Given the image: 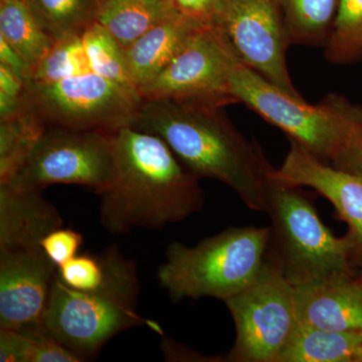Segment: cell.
Returning a JSON list of instances; mask_svg holds the SVG:
<instances>
[{"label":"cell","instance_id":"1","mask_svg":"<svg viewBox=\"0 0 362 362\" xmlns=\"http://www.w3.org/2000/svg\"><path fill=\"white\" fill-rule=\"evenodd\" d=\"M132 127L158 136L194 175L225 183L250 209L266 213L274 168L261 147L233 126L223 107L143 101Z\"/></svg>","mask_w":362,"mask_h":362},{"label":"cell","instance_id":"2","mask_svg":"<svg viewBox=\"0 0 362 362\" xmlns=\"http://www.w3.org/2000/svg\"><path fill=\"white\" fill-rule=\"evenodd\" d=\"M116 176L100 195L102 226L114 235L160 230L206 204L199 176L188 170L158 136L125 127L112 133Z\"/></svg>","mask_w":362,"mask_h":362},{"label":"cell","instance_id":"3","mask_svg":"<svg viewBox=\"0 0 362 362\" xmlns=\"http://www.w3.org/2000/svg\"><path fill=\"white\" fill-rule=\"evenodd\" d=\"M266 214L272 223L267 252L295 288L361 274L356 240L349 233L335 237L296 187L274 181Z\"/></svg>","mask_w":362,"mask_h":362},{"label":"cell","instance_id":"4","mask_svg":"<svg viewBox=\"0 0 362 362\" xmlns=\"http://www.w3.org/2000/svg\"><path fill=\"white\" fill-rule=\"evenodd\" d=\"M270 238V226H246L226 228L194 247L171 243L157 281L175 302L206 297L226 302L258 275Z\"/></svg>","mask_w":362,"mask_h":362},{"label":"cell","instance_id":"5","mask_svg":"<svg viewBox=\"0 0 362 362\" xmlns=\"http://www.w3.org/2000/svg\"><path fill=\"white\" fill-rule=\"evenodd\" d=\"M230 84L238 103L246 105L325 163L332 162L362 126L361 107L344 97L329 95L320 104H308L242 63L233 70Z\"/></svg>","mask_w":362,"mask_h":362},{"label":"cell","instance_id":"6","mask_svg":"<svg viewBox=\"0 0 362 362\" xmlns=\"http://www.w3.org/2000/svg\"><path fill=\"white\" fill-rule=\"evenodd\" d=\"M143 100L139 93L94 71L49 84L26 83L25 110L47 126L116 132L132 127Z\"/></svg>","mask_w":362,"mask_h":362},{"label":"cell","instance_id":"7","mask_svg":"<svg viewBox=\"0 0 362 362\" xmlns=\"http://www.w3.org/2000/svg\"><path fill=\"white\" fill-rule=\"evenodd\" d=\"M225 303L235 327L225 361L277 362L297 324L295 288L277 262L267 252L256 278Z\"/></svg>","mask_w":362,"mask_h":362},{"label":"cell","instance_id":"8","mask_svg":"<svg viewBox=\"0 0 362 362\" xmlns=\"http://www.w3.org/2000/svg\"><path fill=\"white\" fill-rule=\"evenodd\" d=\"M112 133L47 126L25 165L6 183L42 192L52 185H80L101 194L116 176Z\"/></svg>","mask_w":362,"mask_h":362},{"label":"cell","instance_id":"9","mask_svg":"<svg viewBox=\"0 0 362 362\" xmlns=\"http://www.w3.org/2000/svg\"><path fill=\"white\" fill-rule=\"evenodd\" d=\"M138 299L107 292L71 289L54 278L44 326L54 339L84 361L97 354L112 338L137 326L162 334L160 326L136 311Z\"/></svg>","mask_w":362,"mask_h":362},{"label":"cell","instance_id":"10","mask_svg":"<svg viewBox=\"0 0 362 362\" xmlns=\"http://www.w3.org/2000/svg\"><path fill=\"white\" fill-rule=\"evenodd\" d=\"M240 61L218 26L202 25L173 61L139 89L143 101L171 100L226 107L238 103L230 76Z\"/></svg>","mask_w":362,"mask_h":362},{"label":"cell","instance_id":"11","mask_svg":"<svg viewBox=\"0 0 362 362\" xmlns=\"http://www.w3.org/2000/svg\"><path fill=\"white\" fill-rule=\"evenodd\" d=\"M240 63L293 96L301 97L287 66L290 44L278 0H228L218 25Z\"/></svg>","mask_w":362,"mask_h":362},{"label":"cell","instance_id":"12","mask_svg":"<svg viewBox=\"0 0 362 362\" xmlns=\"http://www.w3.org/2000/svg\"><path fill=\"white\" fill-rule=\"evenodd\" d=\"M57 273L42 247L0 250V329L44 325Z\"/></svg>","mask_w":362,"mask_h":362},{"label":"cell","instance_id":"13","mask_svg":"<svg viewBox=\"0 0 362 362\" xmlns=\"http://www.w3.org/2000/svg\"><path fill=\"white\" fill-rule=\"evenodd\" d=\"M272 180L289 187H310L337 209L349 226L362 261V177L334 168L317 158L299 143L290 140V149L281 168H274ZM362 265V263H361Z\"/></svg>","mask_w":362,"mask_h":362},{"label":"cell","instance_id":"14","mask_svg":"<svg viewBox=\"0 0 362 362\" xmlns=\"http://www.w3.org/2000/svg\"><path fill=\"white\" fill-rule=\"evenodd\" d=\"M295 310L298 323L362 332L361 274L295 288Z\"/></svg>","mask_w":362,"mask_h":362},{"label":"cell","instance_id":"15","mask_svg":"<svg viewBox=\"0 0 362 362\" xmlns=\"http://www.w3.org/2000/svg\"><path fill=\"white\" fill-rule=\"evenodd\" d=\"M63 225L61 214L42 190L0 185V250L37 249Z\"/></svg>","mask_w":362,"mask_h":362},{"label":"cell","instance_id":"16","mask_svg":"<svg viewBox=\"0 0 362 362\" xmlns=\"http://www.w3.org/2000/svg\"><path fill=\"white\" fill-rule=\"evenodd\" d=\"M58 276L66 286L78 291L113 293L135 299L139 297L135 262L125 258L116 246L97 255H78L59 267Z\"/></svg>","mask_w":362,"mask_h":362},{"label":"cell","instance_id":"17","mask_svg":"<svg viewBox=\"0 0 362 362\" xmlns=\"http://www.w3.org/2000/svg\"><path fill=\"white\" fill-rule=\"evenodd\" d=\"M202 25L176 11L124 49L128 76L138 92L163 71Z\"/></svg>","mask_w":362,"mask_h":362},{"label":"cell","instance_id":"18","mask_svg":"<svg viewBox=\"0 0 362 362\" xmlns=\"http://www.w3.org/2000/svg\"><path fill=\"white\" fill-rule=\"evenodd\" d=\"M277 362H362V332L297 322Z\"/></svg>","mask_w":362,"mask_h":362},{"label":"cell","instance_id":"19","mask_svg":"<svg viewBox=\"0 0 362 362\" xmlns=\"http://www.w3.org/2000/svg\"><path fill=\"white\" fill-rule=\"evenodd\" d=\"M175 11L169 0H100L96 23L125 49Z\"/></svg>","mask_w":362,"mask_h":362},{"label":"cell","instance_id":"20","mask_svg":"<svg viewBox=\"0 0 362 362\" xmlns=\"http://www.w3.org/2000/svg\"><path fill=\"white\" fill-rule=\"evenodd\" d=\"M0 35L28 62L33 71L54 44L25 0H0Z\"/></svg>","mask_w":362,"mask_h":362},{"label":"cell","instance_id":"21","mask_svg":"<svg viewBox=\"0 0 362 362\" xmlns=\"http://www.w3.org/2000/svg\"><path fill=\"white\" fill-rule=\"evenodd\" d=\"M339 0H278L290 44L325 45Z\"/></svg>","mask_w":362,"mask_h":362},{"label":"cell","instance_id":"22","mask_svg":"<svg viewBox=\"0 0 362 362\" xmlns=\"http://www.w3.org/2000/svg\"><path fill=\"white\" fill-rule=\"evenodd\" d=\"M47 126L30 111L0 121V185L13 180L33 153Z\"/></svg>","mask_w":362,"mask_h":362},{"label":"cell","instance_id":"23","mask_svg":"<svg viewBox=\"0 0 362 362\" xmlns=\"http://www.w3.org/2000/svg\"><path fill=\"white\" fill-rule=\"evenodd\" d=\"M1 362H80V358L49 334L44 325L0 329Z\"/></svg>","mask_w":362,"mask_h":362},{"label":"cell","instance_id":"24","mask_svg":"<svg viewBox=\"0 0 362 362\" xmlns=\"http://www.w3.org/2000/svg\"><path fill=\"white\" fill-rule=\"evenodd\" d=\"M100 0H25L39 25L54 42L80 35L96 21Z\"/></svg>","mask_w":362,"mask_h":362},{"label":"cell","instance_id":"25","mask_svg":"<svg viewBox=\"0 0 362 362\" xmlns=\"http://www.w3.org/2000/svg\"><path fill=\"white\" fill-rule=\"evenodd\" d=\"M330 63L349 65L362 61V0H339L332 30L325 45Z\"/></svg>","mask_w":362,"mask_h":362},{"label":"cell","instance_id":"26","mask_svg":"<svg viewBox=\"0 0 362 362\" xmlns=\"http://www.w3.org/2000/svg\"><path fill=\"white\" fill-rule=\"evenodd\" d=\"M82 40L92 71L126 89L138 92L128 76L122 47L104 26L95 21L82 33Z\"/></svg>","mask_w":362,"mask_h":362},{"label":"cell","instance_id":"27","mask_svg":"<svg viewBox=\"0 0 362 362\" xmlns=\"http://www.w3.org/2000/svg\"><path fill=\"white\" fill-rule=\"evenodd\" d=\"M89 71L92 70L82 35H71L54 42L51 49L33 69L30 81L37 84H49Z\"/></svg>","mask_w":362,"mask_h":362},{"label":"cell","instance_id":"28","mask_svg":"<svg viewBox=\"0 0 362 362\" xmlns=\"http://www.w3.org/2000/svg\"><path fill=\"white\" fill-rule=\"evenodd\" d=\"M26 83L6 66L0 65V121L25 111Z\"/></svg>","mask_w":362,"mask_h":362},{"label":"cell","instance_id":"29","mask_svg":"<svg viewBox=\"0 0 362 362\" xmlns=\"http://www.w3.org/2000/svg\"><path fill=\"white\" fill-rule=\"evenodd\" d=\"M83 242L84 239L80 233L71 228H59L42 239L40 247L59 268L78 256Z\"/></svg>","mask_w":362,"mask_h":362},{"label":"cell","instance_id":"30","mask_svg":"<svg viewBox=\"0 0 362 362\" xmlns=\"http://www.w3.org/2000/svg\"><path fill=\"white\" fill-rule=\"evenodd\" d=\"M176 11L206 26H218L228 0H169Z\"/></svg>","mask_w":362,"mask_h":362},{"label":"cell","instance_id":"31","mask_svg":"<svg viewBox=\"0 0 362 362\" xmlns=\"http://www.w3.org/2000/svg\"><path fill=\"white\" fill-rule=\"evenodd\" d=\"M330 164L362 177V126L350 136L349 141Z\"/></svg>","mask_w":362,"mask_h":362},{"label":"cell","instance_id":"32","mask_svg":"<svg viewBox=\"0 0 362 362\" xmlns=\"http://www.w3.org/2000/svg\"><path fill=\"white\" fill-rule=\"evenodd\" d=\"M0 65L6 66L25 82H30L32 80L33 70L28 62L1 35H0Z\"/></svg>","mask_w":362,"mask_h":362},{"label":"cell","instance_id":"33","mask_svg":"<svg viewBox=\"0 0 362 362\" xmlns=\"http://www.w3.org/2000/svg\"><path fill=\"white\" fill-rule=\"evenodd\" d=\"M361 276H362V265H361Z\"/></svg>","mask_w":362,"mask_h":362}]
</instances>
